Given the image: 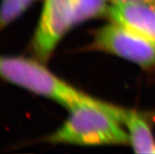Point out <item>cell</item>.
<instances>
[{"instance_id":"1","label":"cell","mask_w":155,"mask_h":154,"mask_svg":"<svg viewBox=\"0 0 155 154\" xmlns=\"http://www.w3.org/2000/svg\"><path fill=\"white\" fill-rule=\"evenodd\" d=\"M69 111L65 123L48 136V143L80 146L130 145L128 132L121 127L126 109L97 99Z\"/></svg>"},{"instance_id":"2","label":"cell","mask_w":155,"mask_h":154,"mask_svg":"<svg viewBox=\"0 0 155 154\" xmlns=\"http://www.w3.org/2000/svg\"><path fill=\"white\" fill-rule=\"evenodd\" d=\"M0 78L52 99L68 110L97 100L58 78L36 58L0 55Z\"/></svg>"},{"instance_id":"3","label":"cell","mask_w":155,"mask_h":154,"mask_svg":"<svg viewBox=\"0 0 155 154\" xmlns=\"http://www.w3.org/2000/svg\"><path fill=\"white\" fill-rule=\"evenodd\" d=\"M92 49L104 51L150 69L155 67V44L128 28L111 21L95 32Z\"/></svg>"},{"instance_id":"4","label":"cell","mask_w":155,"mask_h":154,"mask_svg":"<svg viewBox=\"0 0 155 154\" xmlns=\"http://www.w3.org/2000/svg\"><path fill=\"white\" fill-rule=\"evenodd\" d=\"M76 0H44L31 49L37 60L47 62L67 31L73 27Z\"/></svg>"},{"instance_id":"5","label":"cell","mask_w":155,"mask_h":154,"mask_svg":"<svg viewBox=\"0 0 155 154\" xmlns=\"http://www.w3.org/2000/svg\"><path fill=\"white\" fill-rule=\"evenodd\" d=\"M106 16L112 22L128 28L155 44V3L135 1L110 2Z\"/></svg>"},{"instance_id":"6","label":"cell","mask_w":155,"mask_h":154,"mask_svg":"<svg viewBox=\"0 0 155 154\" xmlns=\"http://www.w3.org/2000/svg\"><path fill=\"white\" fill-rule=\"evenodd\" d=\"M123 124L127 128L130 146L136 153H155V139L143 117L132 110H127Z\"/></svg>"},{"instance_id":"7","label":"cell","mask_w":155,"mask_h":154,"mask_svg":"<svg viewBox=\"0 0 155 154\" xmlns=\"http://www.w3.org/2000/svg\"><path fill=\"white\" fill-rule=\"evenodd\" d=\"M109 2L110 0H76L73 26L98 16L106 15Z\"/></svg>"},{"instance_id":"8","label":"cell","mask_w":155,"mask_h":154,"mask_svg":"<svg viewBox=\"0 0 155 154\" xmlns=\"http://www.w3.org/2000/svg\"><path fill=\"white\" fill-rule=\"evenodd\" d=\"M36 0H1L0 32L26 11Z\"/></svg>"},{"instance_id":"9","label":"cell","mask_w":155,"mask_h":154,"mask_svg":"<svg viewBox=\"0 0 155 154\" xmlns=\"http://www.w3.org/2000/svg\"><path fill=\"white\" fill-rule=\"evenodd\" d=\"M127 1H135V2H145L155 3V0H110V2H127Z\"/></svg>"}]
</instances>
